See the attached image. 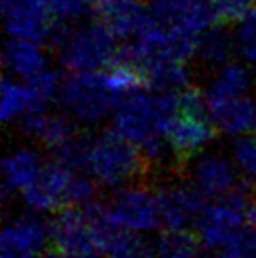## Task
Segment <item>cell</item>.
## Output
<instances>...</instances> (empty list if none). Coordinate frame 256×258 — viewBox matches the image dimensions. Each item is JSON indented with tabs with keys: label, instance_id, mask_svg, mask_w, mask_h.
<instances>
[{
	"label": "cell",
	"instance_id": "1",
	"mask_svg": "<svg viewBox=\"0 0 256 258\" xmlns=\"http://www.w3.org/2000/svg\"><path fill=\"white\" fill-rule=\"evenodd\" d=\"M178 95L158 92L127 95L114 109V130L135 144L144 158H161L168 151L167 130L178 111Z\"/></svg>",
	"mask_w": 256,
	"mask_h": 258
},
{
	"label": "cell",
	"instance_id": "2",
	"mask_svg": "<svg viewBox=\"0 0 256 258\" xmlns=\"http://www.w3.org/2000/svg\"><path fill=\"white\" fill-rule=\"evenodd\" d=\"M86 172L106 188H120L146 176L140 150L116 130L90 137Z\"/></svg>",
	"mask_w": 256,
	"mask_h": 258
},
{
	"label": "cell",
	"instance_id": "3",
	"mask_svg": "<svg viewBox=\"0 0 256 258\" xmlns=\"http://www.w3.org/2000/svg\"><path fill=\"white\" fill-rule=\"evenodd\" d=\"M218 126L212 121L205 93L195 86H188L178 95V111L167 130L170 144L179 163L186 165L205 146L214 141Z\"/></svg>",
	"mask_w": 256,
	"mask_h": 258
},
{
	"label": "cell",
	"instance_id": "4",
	"mask_svg": "<svg viewBox=\"0 0 256 258\" xmlns=\"http://www.w3.org/2000/svg\"><path fill=\"white\" fill-rule=\"evenodd\" d=\"M53 44L58 48L62 65L72 74L104 71L120 51L116 37L99 21L74 30H65L62 27Z\"/></svg>",
	"mask_w": 256,
	"mask_h": 258
},
{
	"label": "cell",
	"instance_id": "5",
	"mask_svg": "<svg viewBox=\"0 0 256 258\" xmlns=\"http://www.w3.org/2000/svg\"><path fill=\"white\" fill-rule=\"evenodd\" d=\"M58 102L68 118L81 125H97L121 102L104 81L100 72L72 74L62 81Z\"/></svg>",
	"mask_w": 256,
	"mask_h": 258
},
{
	"label": "cell",
	"instance_id": "6",
	"mask_svg": "<svg viewBox=\"0 0 256 258\" xmlns=\"http://www.w3.org/2000/svg\"><path fill=\"white\" fill-rule=\"evenodd\" d=\"M254 195L246 183L226 197L205 206L197 221V237L207 249H223L232 237L246 227V209Z\"/></svg>",
	"mask_w": 256,
	"mask_h": 258
},
{
	"label": "cell",
	"instance_id": "7",
	"mask_svg": "<svg viewBox=\"0 0 256 258\" xmlns=\"http://www.w3.org/2000/svg\"><path fill=\"white\" fill-rule=\"evenodd\" d=\"M6 30L13 39L42 44L55 42L62 30L49 0H6L2 2Z\"/></svg>",
	"mask_w": 256,
	"mask_h": 258
},
{
	"label": "cell",
	"instance_id": "8",
	"mask_svg": "<svg viewBox=\"0 0 256 258\" xmlns=\"http://www.w3.org/2000/svg\"><path fill=\"white\" fill-rule=\"evenodd\" d=\"M149 16L165 30L197 39L218 23L214 0H149Z\"/></svg>",
	"mask_w": 256,
	"mask_h": 258
},
{
	"label": "cell",
	"instance_id": "9",
	"mask_svg": "<svg viewBox=\"0 0 256 258\" xmlns=\"http://www.w3.org/2000/svg\"><path fill=\"white\" fill-rule=\"evenodd\" d=\"M114 220L132 232H151L161 228L158 195L147 186L132 184L120 190L109 204Z\"/></svg>",
	"mask_w": 256,
	"mask_h": 258
},
{
	"label": "cell",
	"instance_id": "10",
	"mask_svg": "<svg viewBox=\"0 0 256 258\" xmlns=\"http://www.w3.org/2000/svg\"><path fill=\"white\" fill-rule=\"evenodd\" d=\"M156 195L163 230H188L205 207V197L193 183H168Z\"/></svg>",
	"mask_w": 256,
	"mask_h": 258
},
{
	"label": "cell",
	"instance_id": "11",
	"mask_svg": "<svg viewBox=\"0 0 256 258\" xmlns=\"http://www.w3.org/2000/svg\"><path fill=\"white\" fill-rule=\"evenodd\" d=\"M51 244L65 255H88L99 253L95 232L88 221L84 207L68 206L56 213L51 221Z\"/></svg>",
	"mask_w": 256,
	"mask_h": 258
},
{
	"label": "cell",
	"instance_id": "12",
	"mask_svg": "<svg viewBox=\"0 0 256 258\" xmlns=\"http://www.w3.org/2000/svg\"><path fill=\"white\" fill-rule=\"evenodd\" d=\"M237 165L219 153H205L195 158L190 167L192 183L205 199L218 201L240 186L237 179Z\"/></svg>",
	"mask_w": 256,
	"mask_h": 258
},
{
	"label": "cell",
	"instance_id": "13",
	"mask_svg": "<svg viewBox=\"0 0 256 258\" xmlns=\"http://www.w3.org/2000/svg\"><path fill=\"white\" fill-rule=\"evenodd\" d=\"M146 0H92V13L116 39H135L149 18Z\"/></svg>",
	"mask_w": 256,
	"mask_h": 258
},
{
	"label": "cell",
	"instance_id": "14",
	"mask_svg": "<svg viewBox=\"0 0 256 258\" xmlns=\"http://www.w3.org/2000/svg\"><path fill=\"white\" fill-rule=\"evenodd\" d=\"M51 242V225L37 214H27L9 221L2 232V251L35 255Z\"/></svg>",
	"mask_w": 256,
	"mask_h": 258
},
{
	"label": "cell",
	"instance_id": "15",
	"mask_svg": "<svg viewBox=\"0 0 256 258\" xmlns=\"http://www.w3.org/2000/svg\"><path fill=\"white\" fill-rule=\"evenodd\" d=\"M20 126L25 136L44 144L51 151L77 136L74 119L68 116L49 114L48 109L27 112L20 118Z\"/></svg>",
	"mask_w": 256,
	"mask_h": 258
},
{
	"label": "cell",
	"instance_id": "16",
	"mask_svg": "<svg viewBox=\"0 0 256 258\" xmlns=\"http://www.w3.org/2000/svg\"><path fill=\"white\" fill-rule=\"evenodd\" d=\"M207 107L218 130L226 136H244L256 130V99L253 97L211 99L207 100Z\"/></svg>",
	"mask_w": 256,
	"mask_h": 258
},
{
	"label": "cell",
	"instance_id": "17",
	"mask_svg": "<svg viewBox=\"0 0 256 258\" xmlns=\"http://www.w3.org/2000/svg\"><path fill=\"white\" fill-rule=\"evenodd\" d=\"M4 197L9 194H21L41 179L46 169L42 156L34 150H18L4 160Z\"/></svg>",
	"mask_w": 256,
	"mask_h": 258
},
{
	"label": "cell",
	"instance_id": "18",
	"mask_svg": "<svg viewBox=\"0 0 256 258\" xmlns=\"http://www.w3.org/2000/svg\"><path fill=\"white\" fill-rule=\"evenodd\" d=\"M147 86L158 93H181L190 86V71L186 61L176 58H153L142 65Z\"/></svg>",
	"mask_w": 256,
	"mask_h": 258
},
{
	"label": "cell",
	"instance_id": "19",
	"mask_svg": "<svg viewBox=\"0 0 256 258\" xmlns=\"http://www.w3.org/2000/svg\"><path fill=\"white\" fill-rule=\"evenodd\" d=\"M4 63L14 76L23 78L25 81L48 67V60L41 44L13 37L4 48Z\"/></svg>",
	"mask_w": 256,
	"mask_h": 258
},
{
	"label": "cell",
	"instance_id": "20",
	"mask_svg": "<svg viewBox=\"0 0 256 258\" xmlns=\"http://www.w3.org/2000/svg\"><path fill=\"white\" fill-rule=\"evenodd\" d=\"M253 88V74L246 65L225 63L218 69L205 90V99H230V97L249 95Z\"/></svg>",
	"mask_w": 256,
	"mask_h": 258
},
{
	"label": "cell",
	"instance_id": "21",
	"mask_svg": "<svg viewBox=\"0 0 256 258\" xmlns=\"http://www.w3.org/2000/svg\"><path fill=\"white\" fill-rule=\"evenodd\" d=\"M233 48H235V39H232L228 30L225 27H221V23H219L218 27L212 25L211 28H207L200 35L197 46V54L202 63L219 69L225 63H228L230 56L233 53Z\"/></svg>",
	"mask_w": 256,
	"mask_h": 258
},
{
	"label": "cell",
	"instance_id": "22",
	"mask_svg": "<svg viewBox=\"0 0 256 258\" xmlns=\"http://www.w3.org/2000/svg\"><path fill=\"white\" fill-rule=\"evenodd\" d=\"M37 104L34 100L30 88L20 83L13 81V79L6 78L2 83V109H0V116L2 121L9 123L13 119H18L25 116L30 111H37Z\"/></svg>",
	"mask_w": 256,
	"mask_h": 258
},
{
	"label": "cell",
	"instance_id": "23",
	"mask_svg": "<svg viewBox=\"0 0 256 258\" xmlns=\"http://www.w3.org/2000/svg\"><path fill=\"white\" fill-rule=\"evenodd\" d=\"M102 253L109 258H160L156 246L140 237L139 232L123 228L107 242Z\"/></svg>",
	"mask_w": 256,
	"mask_h": 258
},
{
	"label": "cell",
	"instance_id": "24",
	"mask_svg": "<svg viewBox=\"0 0 256 258\" xmlns=\"http://www.w3.org/2000/svg\"><path fill=\"white\" fill-rule=\"evenodd\" d=\"M198 237L188 230H165L156 242L160 258H192L198 253Z\"/></svg>",
	"mask_w": 256,
	"mask_h": 258
},
{
	"label": "cell",
	"instance_id": "25",
	"mask_svg": "<svg viewBox=\"0 0 256 258\" xmlns=\"http://www.w3.org/2000/svg\"><path fill=\"white\" fill-rule=\"evenodd\" d=\"M27 86L30 88L34 100L39 109H48V104L53 99H58L60 88H62V79L60 74L53 69L46 67L34 78L27 79Z\"/></svg>",
	"mask_w": 256,
	"mask_h": 258
},
{
	"label": "cell",
	"instance_id": "26",
	"mask_svg": "<svg viewBox=\"0 0 256 258\" xmlns=\"http://www.w3.org/2000/svg\"><path fill=\"white\" fill-rule=\"evenodd\" d=\"M232 155L244 179L256 186V136H239V139L233 141Z\"/></svg>",
	"mask_w": 256,
	"mask_h": 258
},
{
	"label": "cell",
	"instance_id": "27",
	"mask_svg": "<svg viewBox=\"0 0 256 258\" xmlns=\"http://www.w3.org/2000/svg\"><path fill=\"white\" fill-rule=\"evenodd\" d=\"M233 39H235L237 51L242 54L244 60L256 65V7H253L239 21Z\"/></svg>",
	"mask_w": 256,
	"mask_h": 258
},
{
	"label": "cell",
	"instance_id": "28",
	"mask_svg": "<svg viewBox=\"0 0 256 258\" xmlns=\"http://www.w3.org/2000/svg\"><path fill=\"white\" fill-rule=\"evenodd\" d=\"M253 0H214V9L218 23L228 25L240 21L251 9Z\"/></svg>",
	"mask_w": 256,
	"mask_h": 258
},
{
	"label": "cell",
	"instance_id": "29",
	"mask_svg": "<svg viewBox=\"0 0 256 258\" xmlns=\"http://www.w3.org/2000/svg\"><path fill=\"white\" fill-rule=\"evenodd\" d=\"M235 258H256V227H242L225 246Z\"/></svg>",
	"mask_w": 256,
	"mask_h": 258
},
{
	"label": "cell",
	"instance_id": "30",
	"mask_svg": "<svg viewBox=\"0 0 256 258\" xmlns=\"http://www.w3.org/2000/svg\"><path fill=\"white\" fill-rule=\"evenodd\" d=\"M58 20L77 21L86 13H92V0H49Z\"/></svg>",
	"mask_w": 256,
	"mask_h": 258
},
{
	"label": "cell",
	"instance_id": "31",
	"mask_svg": "<svg viewBox=\"0 0 256 258\" xmlns=\"http://www.w3.org/2000/svg\"><path fill=\"white\" fill-rule=\"evenodd\" d=\"M212 258H235V256H233L232 253L228 251V249L223 248V249H219V253H216V255L212 256Z\"/></svg>",
	"mask_w": 256,
	"mask_h": 258
},
{
	"label": "cell",
	"instance_id": "32",
	"mask_svg": "<svg viewBox=\"0 0 256 258\" xmlns=\"http://www.w3.org/2000/svg\"><path fill=\"white\" fill-rule=\"evenodd\" d=\"M192 258H205V256H202L200 253H197V255H195V256H192Z\"/></svg>",
	"mask_w": 256,
	"mask_h": 258
},
{
	"label": "cell",
	"instance_id": "33",
	"mask_svg": "<svg viewBox=\"0 0 256 258\" xmlns=\"http://www.w3.org/2000/svg\"><path fill=\"white\" fill-rule=\"evenodd\" d=\"M2 2H6V0H2Z\"/></svg>",
	"mask_w": 256,
	"mask_h": 258
}]
</instances>
